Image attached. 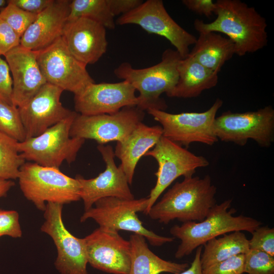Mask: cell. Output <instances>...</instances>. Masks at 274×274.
Returning a JSON list of instances; mask_svg holds the SVG:
<instances>
[{"mask_svg":"<svg viewBox=\"0 0 274 274\" xmlns=\"http://www.w3.org/2000/svg\"><path fill=\"white\" fill-rule=\"evenodd\" d=\"M215 5L217 17L214 21L206 23L195 20L194 27L197 32L226 35L239 56L257 52L267 45L266 20L254 7L239 0H218Z\"/></svg>","mask_w":274,"mask_h":274,"instance_id":"6da1fadb","label":"cell"},{"mask_svg":"<svg viewBox=\"0 0 274 274\" xmlns=\"http://www.w3.org/2000/svg\"><path fill=\"white\" fill-rule=\"evenodd\" d=\"M216 193L217 188L208 175L203 178L184 177L152 206L147 215L164 224L176 219L183 223L200 222L217 204Z\"/></svg>","mask_w":274,"mask_h":274,"instance_id":"7a4b0ae2","label":"cell"},{"mask_svg":"<svg viewBox=\"0 0 274 274\" xmlns=\"http://www.w3.org/2000/svg\"><path fill=\"white\" fill-rule=\"evenodd\" d=\"M232 201L228 199L215 204L201 221L184 222L170 229L174 237L181 241L175 254L176 258L189 255L197 248L218 236L236 231L252 233L262 225L261 222L252 217L234 216L236 211L230 209Z\"/></svg>","mask_w":274,"mask_h":274,"instance_id":"3957f363","label":"cell"},{"mask_svg":"<svg viewBox=\"0 0 274 274\" xmlns=\"http://www.w3.org/2000/svg\"><path fill=\"white\" fill-rule=\"evenodd\" d=\"M182 59L172 49L165 50L161 60L146 68L136 69L128 62H123L115 68V76L129 83L139 92L136 107L144 111L149 109L165 111V101L160 95L170 92L176 85L179 75L178 66Z\"/></svg>","mask_w":274,"mask_h":274,"instance_id":"277c9868","label":"cell"},{"mask_svg":"<svg viewBox=\"0 0 274 274\" xmlns=\"http://www.w3.org/2000/svg\"><path fill=\"white\" fill-rule=\"evenodd\" d=\"M24 197L39 210L44 212L49 202L61 204L77 201L80 198V185L59 168L25 162L18 177Z\"/></svg>","mask_w":274,"mask_h":274,"instance_id":"5b68a950","label":"cell"},{"mask_svg":"<svg viewBox=\"0 0 274 274\" xmlns=\"http://www.w3.org/2000/svg\"><path fill=\"white\" fill-rule=\"evenodd\" d=\"M148 205V197L133 199L105 197L96 201L90 209L84 211L80 222L91 219L101 228L117 232L131 231L143 236L154 246L172 242L175 237L159 235L143 226L137 213H145Z\"/></svg>","mask_w":274,"mask_h":274,"instance_id":"8992f818","label":"cell"},{"mask_svg":"<svg viewBox=\"0 0 274 274\" xmlns=\"http://www.w3.org/2000/svg\"><path fill=\"white\" fill-rule=\"evenodd\" d=\"M76 111L66 118L49 128L41 134L19 142L21 156L39 165L59 168L66 161H75L85 140L72 138L70 129L77 115Z\"/></svg>","mask_w":274,"mask_h":274,"instance_id":"52a82bcc","label":"cell"},{"mask_svg":"<svg viewBox=\"0 0 274 274\" xmlns=\"http://www.w3.org/2000/svg\"><path fill=\"white\" fill-rule=\"evenodd\" d=\"M222 105L223 101L217 98L203 112L172 114L155 109L147 111L161 124L163 136L172 142L186 147L193 143L212 146L218 141L214 124L217 112Z\"/></svg>","mask_w":274,"mask_h":274,"instance_id":"ba28073f","label":"cell"},{"mask_svg":"<svg viewBox=\"0 0 274 274\" xmlns=\"http://www.w3.org/2000/svg\"><path fill=\"white\" fill-rule=\"evenodd\" d=\"M215 131L218 140L245 146L252 140L264 148L274 141V109L267 106L255 111L223 112L216 117Z\"/></svg>","mask_w":274,"mask_h":274,"instance_id":"9c48e42d","label":"cell"},{"mask_svg":"<svg viewBox=\"0 0 274 274\" xmlns=\"http://www.w3.org/2000/svg\"><path fill=\"white\" fill-rule=\"evenodd\" d=\"M145 156L154 158L158 165L155 174L156 183L148 197V205L145 215L175 180L181 176L184 178L193 176L196 169L209 165L208 160L203 156L194 154L163 135L153 149L148 151Z\"/></svg>","mask_w":274,"mask_h":274,"instance_id":"30bf717a","label":"cell"},{"mask_svg":"<svg viewBox=\"0 0 274 274\" xmlns=\"http://www.w3.org/2000/svg\"><path fill=\"white\" fill-rule=\"evenodd\" d=\"M144 111L136 106L126 107L111 114H77L70 129L72 138L95 141L98 145L125 140L144 119Z\"/></svg>","mask_w":274,"mask_h":274,"instance_id":"8fae6325","label":"cell"},{"mask_svg":"<svg viewBox=\"0 0 274 274\" xmlns=\"http://www.w3.org/2000/svg\"><path fill=\"white\" fill-rule=\"evenodd\" d=\"M37 60L47 83L78 93L94 82L86 65L77 60L69 51L61 37L48 47L38 51Z\"/></svg>","mask_w":274,"mask_h":274,"instance_id":"7c38bea8","label":"cell"},{"mask_svg":"<svg viewBox=\"0 0 274 274\" xmlns=\"http://www.w3.org/2000/svg\"><path fill=\"white\" fill-rule=\"evenodd\" d=\"M116 24H133L149 33L166 39L176 48L182 58L190 52L196 38L179 25L169 15L162 1L147 0L128 13L120 16Z\"/></svg>","mask_w":274,"mask_h":274,"instance_id":"4fadbf2b","label":"cell"},{"mask_svg":"<svg viewBox=\"0 0 274 274\" xmlns=\"http://www.w3.org/2000/svg\"><path fill=\"white\" fill-rule=\"evenodd\" d=\"M63 206L46 204L41 230L51 237L56 246L57 256L54 265L60 274H88L83 239L75 236L66 228L62 217Z\"/></svg>","mask_w":274,"mask_h":274,"instance_id":"5bb4252c","label":"cell"},{"mask_svg":"<svg viewBox=\"0 0 274 274\" xmlns=\"http://www.w3.org/2000/svg\"><path fill=\"white\" fill-rule=\"evenodd\" d=\"M83 239L92 267L111 274H129L130 243L118 232L98 227Z\"/></svg>","mask_w":274,"mask_h":274,"instance_id":"9a60e30c","label":"cell"},{"mask_svg":"<svg viewBox=\"0 0 274 274\" xmlns=\"http://www.w3.org/2000/svg\"><path fill=\"white\" fill-rule=\"evenodd\" d=\"M97 149L106 164L105 170L97 177L86 179L80 175L76 178L80 185V198L84 211L93 207L98 200L108 197L133 199L127 178L121 167L116 166L114 151L111 146L98 145Z\"/></svg>","mask_w":274,"mask_h":274,"instance_id":"2e32d148","label":"cell"},{"mask_svg":"<svg viewBox=\"0 0 274 274\" xmlns=\"http://www.w3.org/2000/svg\"><path fill=\"white\" fill-rule=\"evenodd\" d=\"M63 91L46 83L26 104L18 108L26 139L41 134L72 114L74 111L64 107L60 101Z\"/></svg>","mask_w":274,"mask_h":274,"instance_id":"e0dca14e","label":"cell"},{"mask_svg":"<svg viewBox=\"0 0 274 274\" xmlns=\"http://www.w3.org/2000/svg\"><path fill=\"white\" fill-rule=\"evenodd\" d=\"M135 89L128 82L91 83L74 94L76 112L84 115L111 114L136 106Z\"/></svg>","mask_w":274,"mask_h":274,"instance_id":"ac0fdd59","label":"cell"},{"mask_svg":"<svg viewBox=\"0 0 274 274\" xmlns=\"http://www.w3.org/2000/svg\"><path fill=\"white\" fill-rule=\"evenodd\" d=\"M38 51L20 45L4 57L13 80V104L17 108L26 104L47 83L39 66Z\"/></svg>","mask_w":274,"mask_h":274,"instance_id":"d6986e66","label":"cell"},{"mask_svg":"<svg viewBox=\"0 0 274 274\" xmlns=\"http://www.w3.org/2000/svg\"><path fill=\"white\" fill-rule=\"evenodd\" d=\"M62 37L72 55L86 66L96 63L107 51L106 28L87 18L67 21Z\"/></svg>","mask_w":274,"mask_h":274,"instance_id":"ffe728a7","label":"cell"},{"mask_svg":"<svg viewBox=\"0 0 274 274\" xmlns=\"http://www.w3.org/2000/svg\"><path fill=\"white\" fill-rule=\"evenodd\" d=\"M70 3L69 0H54L38 15L21 37L20 45L39 51L61 37L70 13Z\"/></svg>","mask_w":274,"mask_h":274,"instance_id":"44dd1931","label":"cell"},{"mask_svg":"<svg viewBox=\"0 0 274 274\" xmlns=\"http://www.w3.org/2000/svg\"><path fill=\"white\" fill-rule=\"evenodd\" d=\"M162 135L161 126H149L141 122L125 140L117 142L115 156L121 161L119 165L129 185L132 183L135 169L140 159L155 146Z\"/></svg>","mask_w":274,"mask_h":274,"instance_id":"7402d4cb","label":"cell"},{"mask_svg":"<svg viewBox=\"0 0 274 274\" xmlns=\"http://www.w3.org/2000/svg\"><path fill=\"white\" fill-rule=\"evenodd\" d=\"M178 80L174 88L166 95L169 97L193 98L204 90L215 87L218 74L205 67L188 55L182 58L178 66Z\"/></svg>","mask_w":274,"mask_h":274,"instance_id":"603a6c76","label":"cell"},{"mask_svg":"<svg viewBox=\"0 0 274 274\" xmlns=\"http://www.w3.org/2000/svg\"><path fill=\"white\" fill-rule=\"evenodd\" d=\"M188 55L218 74L225 63L235 54L233 42L214 32L200 33Z\"/></svg>","mask_w":274,"mask_h":274,"instance_id":"cb8c5ba5","label":"cell"},{"mask_svg":"<svg viewBox=\"0 0 274 274\" xmlns=\"http://www.w3.org/2000/svg\"><path fill=\"white\" fill-rule=\"evenodd\" d=\"M131 245V262L129 274H178L189 266L187 263H176L164 260L149 248L146 238L133 233L129 239Z\"/></svg>","mask_w":274,"mask_h":274,"instance_id":"d4e9b609","label":"cell"},{"mask_svg":"<svg viewBox=\"0 0 274 274\" xmlns=\"http://www.w3.org/2000/svg\"><path fill=\"white\" fill-rule=\"evenodd\" d=\"M203 246L200 257L202 269L232 257L245 254L249 250V239L241 231L214 238Z\"/></svg>","mask_w":274,"mask_h":274,"instance_id":"484cf974","label":"cell"},{"mask_svg":"<svg viewBox=\"0 0 274 274\" xmlns=\"http://www.w3.org/2000/svg\"><path fill=\"white\" fill-rule=\"evenodd\" d=\"M67 21L85 18L94 21L106 28L114 29L116 26L107 0H72L70 6Z\"/></svg>","mask_w":274,"mask_h":274,"instance_id":"4316f807","label":"cell"},{"mask_svg":"<svg viewBox=\"0 0 274 274\" xmlns=\"http://www.w3.org/2000/svg\"><path fill=\"white\" fill-rule=\"evenodd\" d=\"M18 142L0 133V179H18L20 168L25 162L18 148Z\"/></svg>","mask_w":274,"mask_h":274,"instance_id":"83f0119b","label":"cell"},{"mask_svg":"<svg viewBox=\"0 0 274 274\" xmlns=\"http://www.w3.org/2000/svg\"><path fill=\"white\" fill-rule=\"evenodd\" d=\"M0 133L18 142L25 140L26 135L17 107L0 100Z\"/></svg>","mask_w":274,"mask_h":274,"instance_id":"f1b7e54d","label":"cell"},{"mask_svg":"<svg viewBox=\"0 0 274 274\" xmlns=\"http://www.w3.org/2000/svg\"><path fill=\"white\" fill-rule=\"evenodd\" d=\"M38 15L25 11L7 1L0 11V17L5 21L20 37L35 20Z\"/></svg>","mask_w":274,"mask_h":274,"instance_id":"f546056e","label":"cell"},{"mask_svg":"<svg viewBox=\"0 0 274 274\" xmlns=\"http://www.w3.org/2000/svg\"><path fill=\"white\" fill-rule=\"evenodd\" d=\"M244 257V273L274 274V256L264 252L249 249Z\"/></svg>","mask_w":274,"mask_h":274,"instance_id":"4dcf8cb0","label":"cell"},{"mask_svg":"<svg viewBox=\"0 0 274 274\" xmlns=\"http://www.w3.org/2000/svg\"><path fill=\"white\" fill-rule=\"evenodd\" d=\"M249 239V249L264 252L274 256V228L268 226H259Z\"/></svg>","mask_w":274,"mask_h":274,"instance_id":"1f68e13d","label":"cell"},{"mask_svg":"<svg viewBox=\"0 0 274 274\" xmlns=\"http://www.w3.org/2000/svg\"><path fill=\"white\" fill-rule=\"evenodd\" d=\"M244 254H239L202 269L203 274H243Z\"/></svg>","mask_w":274,"mask_h":274,"instance_id":"d6a6232c","label":"cell"},{"mask_svg":"<svg viewBox=\"0 0 274 274\" xmlns=\"http://www.w3.org/2000/svg\"><path fill=\"white\" fill-rule=\"evenodd\" d=\"M22 235L18 213L15 210L0 209V237L7 235L19 238Z\"/></svg>","mask_w":274,"mask_h":274,"instance_id":"836d02e7","label":"cell"},{"mask_svg":"<svg viewBox=\"0 0 274 274\" xmlns=\"http://www.w3.org/2000/svg\"><path fill=\"white\" fill-rule=\"evenodd\" d=\"M13 80L9 65L0 56V100L13 105Z\"/></svg>","mask_w":274,"mask_h":274,"instance_id":"e575fe53","label":"cell"},{"mask_svg":"<svg viewBox=\"0 0 274 274\" xmlns=\"http://www.w3.org/2000/svg\"><path fill=\"white\" fill-rule=\"evenodd\" d=\"M21 38L0 17V56L20 44Z\"/></svg>","mask_w":274,"mask_h":274,"instance_id":"d590c367","label":"cell"},{"mask_svg":"<svg viewBox=\"0 0 274 274\" xmlns=\"http://www.w3.org/2000/svg\"><path fill=\"white\" fill-rule=\"evenodd\" d=\"M182 2L187 9L198 15L210 17L215 13L216 5L212 0H183Z\"/></svg>","mask_w":274,"mask_h":274,"instance_id":"8d00e7d4","label":"cell"},{"mask_svg":"<svg viewBox=\"0 0 274 274\" xmlns=\"http://www.w3.org/2000/svg\"><path fill=\"white\" fill-rule=\"evenodd\" d=\"M54 0H9V1L21 9L27 12L38 15Z\"/></svg>","mask_w":274,"mask_h":274,"instance_id":"74e56055","label":"cell"},{"mask_svg":"<svg viewBox=\"0 0 274 274\" xmlns=\"http://www.w3.org/2000/svg\"><path fill=\"white\" fill-rule=\"evenodd\" d=\"M143 2L141 0H107L110 11L114 17L128 13Z\"/></svg>","mask_w":274,"mask_h":274,"instance_id":"f35d334b","label":"cell"},{"mask_svg":"<svg viewBox=\"0 0 274 274\" xmlns=\"http://www.w3.org/2000/svg\"><path fill=\"white\" fill-rule=\"evenodd\" d=\"M202 247L199 246L196 249L195 256L190 266L185 270L178 274H203L200 261V257Z\"/></svg>","mask_w":274,"mask_h":274,"instance_id":"ab89813d","label":"cell"},{"mask_svg":"<svg viewBox=\"0 0 274 274\" xmlns=\"http://www.w3.org/2000/svg\"><path fill=\"white\" fill-rule=\"evenodd\" d=\"M15 185L12 180H7L0 179V198L6 196L8 191Z\"/></svg>","mask_w":274,"mask_h":274,"instance_id":"60d3db41","label":"cell"}]
</instances>
